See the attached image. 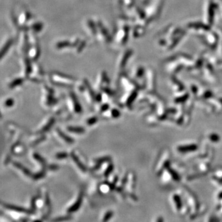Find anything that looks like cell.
Wrapping results in <instances>:
<instances>
[{"label": "cell", "instance_id": "cell-1", "mask_svg": "<svg viewBox=\"0 0 222 222\" xmlns=\"http://www.w3.org/2000/svg\"><path fill=\"white\" fill-rule=\"evenodd\" d=\"M81 203H82V196H80L79 199L77 201H76V203L71 208V209L69 210H68V211L72 212V211H74V210H76L80 207Z\"/></svg>", "mask_w": 222, "mask_h": 222}, {"label": "cell", "instance_id": "cell-3", "mask_svg": "<svg viewBox=\"0 0 222 222\" xmlns=\"http://www.w3.org/2000/svg\"><path fill=\"white\" fill-rule=\"evenodd\" d=\"M111 216H112V212H108V213H107L106 215V216H105V218L104 219V221L108 220L109 219H110V218L111 217Z\"/></svg>", "mask_w": 222, "mask_h": 222}, {"label": "cell", "instance_id": "cell-2", "mask_svg": "<svg viewBox=\"0 0 222 222\" xmlns=\"http://www.w3.org/2000/svg\"><path fill=\"white\" fill-rule=\"evenodd\" d=\"M69 130L72 132H83V130L82 128H79V127H70Z\"/></svg>", "mask_w": 222, "mask_h": 222}, {"label": "cell", "instance_id": "cell-4", "mask_svg": "<svg viewBox=\"0 0 222 222\" xmlns=\"http://www.w3.org/2000/svg\"><path fill=\"white\" fill-rule=\"evenodd\" d=\"M58 157L59 158H63L64 157H65V154H59Z\"/></svg>", "mask_w": 222, "mask_h": 222}]
</instances>
